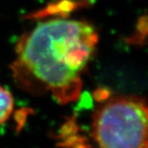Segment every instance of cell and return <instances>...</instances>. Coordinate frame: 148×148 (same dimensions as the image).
<instances>
[{
    "label": "cell",
    "mask_w": 148,
    "mask_h": 148,
    "mask_svg": "<svg viewBox=\"0 0 148 148\" xmlns=\"http://www.w3.org/2000/svg\"><path fill=\"white\" fill-rule=\"evenodd\" d=\"M97 41L96 29L84 21L41 23L18 44L14 63L17 79L29 88L50 91L62 103L74 101Z\"/></svg>",
    "instance_id": "6da1fadb"
},
{
    "label": "cell",
    "mask_w": 148,
    "mask_h": 148,
    "mask_svg": "<svg viewBox=\"0 0 148 148\" xmlns=\"http://www.w3.org/2000/svg\"><path fill=\"white\" fill-rule=\"evenodd\" d=\"M92 131L101 148H148V105L138 97L112 98L97 110Z\"/></svg>",
    "instance_id": "7a4b0ae2"
},
{
    "label": "cell",
    "mask_w": 148,
    "mask_h": 148,
    "mask_svg": "<svg viewBox=\"0 0 148 148\" xmlns=\"http://www.w3.org/2000/svg\"><path fill=\"white\" fill-rule=\"evenodd\" d=\"M14 107L12 94L0 86V126L3 125L11 116Z\"/></svg>",
    "instance_id": "3957f363"
}]
</instances>
